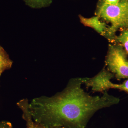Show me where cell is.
<instances>
[{"label": "cell", "mask_w": 128, "mask_h": 128, "mask_svg": "<svg viewBox=\"0 0 128 128\" xmlns=\"http://www.w3.org/2000/svg\"><path fill=\"white\" fill-rule=\"evenodd\" d=\"M85 79H71L63 91L33 99L29 108L34 121L46 128H85L98 110L119 103L106 91L102 96H90L82 88Z\"/></svg>", "instance_id": "6da1fadb"}, {"label": "cell", "mask_w": 128, "mask_h": 128, "mask_svg": "<svg viewBox=\"0 0 128 128\" xmlns=\"http://www.w3.org/2000/svg\"><path fill=\"white\" fill-rule=\"evenodd\" d=\"M96 14L111 24L104 36L108 40H115L116 32L120 29L128 28V0H120L115 5L99 1Z\"/></svg>", "instance_id": "7a4b0ae2"}, {"label": "cell", "mask_w": 128, "mask_h": 128, "mask_svg": "<svg viewBox=\"0 0 128 128\" xmlns=\"http://www.w3.org/2000/svg\"><path fill=\"white\" fill-rule=\"evenodd\" d=\"M106 62L109 70L118 80L128 78V60L121 46H110Z\"/></svg>", "instance_id": "3957f363"}, {"label": "cell", "mask_w": 128, "mask_h": 128, "mask_svg": "<svg viewBox=\"0 0 128 128\" xmlns=\"http://www.w3.org/2000/svg\"><path fill=\"white\" fill-rule=\"evenodd\" d=\"M114 76L112 73L103 70L93 78H86L84 84L88 88H91L93 91H106L109 89L111 80Z\"/></svg>", "instance_id": "277c9868"}, {"label": "cell", "mask_w": 128, "mask_h": 128, "mask_svg": "<svg viewBox=\"0 0 128 128\" xmlns=\"http://www.w3.org/2000/svg\"><path fill=\"white\" fill-rule=\"evenodd\" d=\"M17 104L23 112L22 118L26 122V128H46L34 121L30 112L29 102L28 99H22L18 102Z\"/></svg>", "instance_id": "5b68a950"}, {"label": "cell", "mask_w": 128, "mask_h": 128, "mask_svg": "<svg viewBox=\"0 0 128 128\" xmlns=\"http://www.w3.org/2000/svg\"><path fill=\"white\" fill-rule=\"evenodd\" d=\"M80 18L81 22L85 26L93 28L98 33L105 36L108 28L106 23L100 20V18L98 16L86 18L80 16Z\"/></svg>", "instance_id": "8992f818"}, {"label": "cell", "mask_w": 128, "mask_h": 128, "mask_svg": "<svg viewBox=\"0 0 128 128\" xmlns=\"http://www.w3.org/2000/svg\"><path fill=\"white\" fill-rule=\"evenodd\" d=\"M12 64L7 53L0 46V76L5 70L12 68Z\"/></svg>", "instance_id": "52a82bcc"}, {"label": "cell", "mask_w": 128, "mask_h": 128, "mask_svg": "<svg viewBox=\"0 0 128 128\" xmlns=\"http://www.w3.org/2000/svg\"><path fill=\"white\" fill-rule=\"evenodd\" d=\"M25 4L30 8L40 9L49 7L52 3L53 0H22Z\"/></svg>", "instance_id": "ba28073f"}, {"label": "cell", "mask_w": 128, "mask_h": 128, "mask_svg": "<svg viewBox=\"0 0 128 128\" xmlns=\"http://www.w3.org/2000/svg\"><path fill=\"white\" fill-rule=\"evenodd\" d=\"M115 40L124 46L128 54V30L122 32Z\"/></svg>", "instance_id": "9c48e42d"}, {"label": "cell", "mask_w": 128, "mask_h": 128, "mask_svg": "<svg viewBox=\"0 0 128 128\" xmlns=\"http://www.w3.org/2000/svg\"><path fill=\"white\" fill-rule=\"evenodd\" d=\"M110 89H116L126 92L128 94V80H125L121 84H115L111 82Z\"/></svg>", "instance_id": "30bf717a"}, {"label": "cell", "mask_w": 128, "mask_h": 128, "mask_svg": "<svg viewBox=\"0 0 128 128\" xmlns=\"http://www.w3.org/2000/svg\"><path fill=\"white\" fill-rule=\"evenodd\" d=\"M0 128H13L12 124L7 121L0 122Z\"/></svg>", "instance_id": "8fae6325"}, {"label": "cell", "mask_w": 128, "mask_h": 128, "mask_svg": "<svg viewBox=\"0 0 128 128\" xmlns=\"http://www.w3.org/2000/svg\"><path fill=\"white\" fill-rule=\"evenodd\" d=\"M120 0H99L100 1L106 4L111 5L117 4Z\"/></svg>", "instance_id": "7c38bea8"}]
</instances>
